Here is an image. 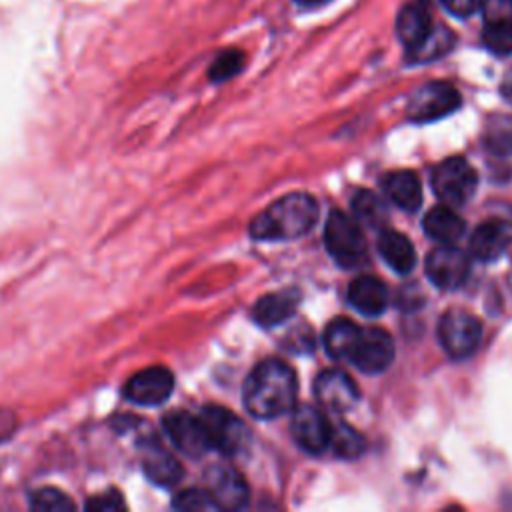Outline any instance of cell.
<instances>
[{
	"label": "cell",
	"instance_id": "obj_1",
	"mask_svg": "<svg viewBox=\"0 0 512 512\" xmlns=\"http://www.w3.org/2000/svg\"><path fill=\"white\" fill-rule=\"evenodd\" d=\"M296 390L294 370L278 358H268L248 374L242 400L254 418L272 420L294 408Z\"/></svg>",
	"mask_w": 512,
	"mask_h": 512
},
{
	"label": "cell",
	"instance_id": "obj_2",
	"mask_svg": "<svg viewBox=\"0 0 512 512\" xmlns=\"http://www.w3.org/2000/svg\"><path fill=\"white\" fill-rule=\"evenodd\" d=\"M316 220V200L306 192H292L250 222V236L256 240H294L308 234Z\"/></svg>",
	"mask_w": 512,
	"mask_h": 512
},
{
	"label": "cell",
	"instance_id": "obj_3",
	"mask_svg": "<svg viewBox=\"0 0 512 512\" xmlns=\"http://www.w3.org/2000/svg\"><path fill=\"white\" fill-rule=\"evenodd\" d=\"M324 242L330 256L344 268H356L366 262V240L358 224L340 210L328 216Z\"/></svg>",
	"mask_w": 512,
	"mask_h": 512
},
{
	"label": "cell",
	"instance_id": "obj_4",
	"mask_svg": "<svg viewBox=\"0 0 512 512\" xmlns=\"http://www.w3.org/2000/svg\"><path fill=\"white\" fill-rule=\"evenodd\" d=\"M210 448H216L224 456H238L250 444V430L246 424L222 406H204L200 412Z\"/></svg>",
	"mask_w": 512,
	"mask_h": 512
},
{
	"label": "cell",
	"instance_id": "obj_5",
	"mask_svg": "<svg viewBox=\"0 0 512 512\" xmlns=\"http://www.w3.org/2000/svg\"><path fill=\"white\" fill-rule=\"evenodd\" d=\"M476 170L460 156L446 158L442 164H438L432 172L430 184L434 194L446 204V206H462L466 204L474 190H476Z\"/></svg>",
	"mask_w": 512,
	"mask_h": 512
},
{
	"label": "cell",
	"instance_id": "obj_6",
	"mask_svg": "<svg viewBox=\"0 0 512 512\" xmlns=\"http://www.w3.org/2000/svg\"><path fill=\"white\" fill-rule=\"evenodd\" d=\"M482 338V326L474 314L462 308H450L442 314L438 324V340L448 356H470Z\"/></svg>",
	"mask_w": 512,
	"mask_h": 512
},
{
	"label": "cell",
	"instance_id": "obj_7",
	"mask_svg": "<svg viewBox=\"0 0 512 512\" xmlns=\"http://www.w3.org/2000/svg\"><path fill=\"white\" fill-rule=\"evenodd\" d=\"M460 106L458 90L448 82H428L412 92L406 116L412 122H434L452 114Z\"/></svg>",
	"mask_w": 512,
	"mask_h": 512
},
{
	"label": "cell",
	"instance_id": "obj_8",
	"mask_svg": "<svg viewBox=\"0 0 512 512\" xmlns=\"http://www.w3.org/2000/svg\"><path fill=\"white\" fill-rule=\"evenodd\" d=\"M206 490L218 510H242L248 506L250 490L244 476L232 464H214L204 474Z\"/></svg>",
	"mask_w": 512,
	"mask_h": 512
},
{
	"label": "cell",
	"instance_id": "obj_9",
	"mask_svg": "<svg viewBox=\"0 0 512 512\" xmlns=\"http://www.w3.org/2000/svg\"><path fill=\"white\" fill-rule=\"evenodd\" d=\"M394 360V342L390 334L382 328H362L360 336L348 356L358 370L366 374H380L384 372Z\"/></svg>",
	"mask_w": 512,
	"mask_h": 512
},
{
	"label": "cell",
	"instance_id": "obj_10",
	"mask_svg": "<svg viewBox=\"0 0 512 512\" xmlns=\"http://www.w3.org/2000/svg\"><path fill=\"white\" fill-rule=\"evenodd\" d=\"M174 390V376L164 366H150L128 378L124 384V398L140 406H160Z\"/></svg>",
	"mask_w": 512,
	"mask_h": 512
},
{
	"label": "cell",
	"instance_id": "obj_11",
	"mask_svg": "<svg viewBox=\"0 0 512 512\" xmlns=\"http://www.w3.org/2000/svg\"><path fill=\"white\" fill-rule=\"evenodd\" d=\"M162 426L170 442L182 454L190 458H200L210 450V442L200 416H194L184 410H174L164 416Z\"/></svg>",
	"mask_w": 512,
	"mask_h": 512
},
{
	"label": "cell",
	"instance_id": "obj_12",
	"mask_svg": "<svg viewBox=\"0 0 512 512\" xmlns=\"http://www.w3.org/2000/svg\"><path fill=\"white\" fill-rule=\"evenodd\" d=\"M470 272V260L452 244H442L434 248L426 258V274L430 282L442 290H456L460 288Z\"/></svg>",
	"mask_w": 512,
	"mask_h": 512
},
{
	"label": "cell",
	"instance_id": "obj_13",
	"mask_svg": "<svg viewBox=\"0 0 512 512\" xmlns=\"http://www.w3.org/2000/svg\"><path fill=\"white\" fill-rule=\"evenodd\" d=\"M290 430L298 446L310 454H322L330 448L332 424L318 408L310 404H302L292 412Z\"/></svg>",
	"mask_w": 512,
	"mask_h": 512
},
{
	"label": "cell",
	"instance_id": "obj_14",
	"mask_svg": "<svg viewBox=\"0 0 512 512\" xmlns=\"http://www.w3.org/2000/svg\"><path fill=\"white\" fill-rule=\"evenodd\" d=\"M314 392L322 406L336 412H344L352 408L360 396L356 382L342 370L320 372L314 382Z\"/></svg>",
	"mask_w": 512,
	"mask_h": 512
},
{
	"label": "cell",
	"instance_id": "obj_15",
	"mask_svg": "<svg viewBox=\"0 0 512 512\" xmlns=\"http://www.w3.org/2000/svg\"><path fill=\"white\" fill-rule=\"evenodd\" d=\"M512 234L508 226L500 220L482 222L470 238V254L480 262H494L498 260L506 248L510 246Z\"/></svg>",
	"mask_w": 512,
	"mask_h": 512
},
{
	"label": "cell",
	"instance_id": "obj_16",
	"mask_svg": "<svg viewBox=\"0 0 512 512\" xmlns=\"http://www.w3.org/2000/svg\"><path fill=\"white\" fill-rule=\"evenodd\" d=\"M142 468L148 480L162 488L176 486L184 476V468L178 462V458L170 454L166 448H162L158 442L144 444Z\"/></svg>",
	"mask_w": 512,
	"mask_h": 512
},
{
	"label": "cell",
	"instance_id": "obj_17",
	"mask_svg": "<svg viewBox=\"0 0 512 512\" xmlns=\"http://www.w3.org/2000/svg\"><path fill=\"white\" fill-rule=\"evenodd\" d=\"M348 302L364 316H378L388 304L386 286L374 276H358L348 286Z\"/></svg>",
	"mask_w": 512,
	"mask_h": 512
},
{
	"label": "cell",
	"instance_id": "obj_18",
	"mask_svg": "<svg viewBox=\"0 0 512 512\" xmlns=\"http://www.w3.org/2000/svg\"><path fill=\"white\" fill-rule=\"evenodd\" d=\"M378 252L382 260L398 274H410L416 266V250L412 242L396 230H384L378 236Z\"/></svg>",
	"mask_w": 512,
	"mask_h": 512
},
{
	"label": "cell",
	"instance_id": "obj_19",
	"mask_svg": "<svg viewBox=\"0 0 512 512\" xmlns=\"http://www.w3.org/2000/svg\"><path fill=\"white\" fill-rule=\"evenodd\" d=\"M386 196L402 210L414 212L422 204V184L410 170H396L384 178Z\"/></svg>",
	"mask_w": 512,
	"mask_h": 512
},
{
	"label": "cell",
	"instance_id": "obj_20",
	"mask_svg": "<svg viewBox=\"0 0 512 512\" xmlns=\"http://www.w3.org/2000/svg\"><path fill=\"white\" fill-rule=\"evenodd\" d=\"M298 306V294L294 290H286V292H272L262 296L254 308H252V318L264 326V328H272L278 326L280 322L288 320L294 310Z\"/></svg>",
	"mask_w": 512,
	"mask_h": 512
},
{
	"label": "cell",
	"instance_id": "obj_21",
	"mask_svg": "<svg viewBox=\"0 0 512 512\" xmlns=\"http://www.w3.org/2000/svg\"><path fill=\"white\" fill-rule=\"evenodd\" d=\"M430 30H432V20L426 6L414 2L400 8L396 16V34L408 50L418 46L428 36Z\"/></svg>",
	"mask_w": 512,
	"mask_h": 512
},
{
	"label": "cell",
	"instance_id": "obj_22",
	"mask_svg": "<svg viewBox=\"0 0 512 512\" xmlns=\"http://www.w3.org/2000/svg\"><path fill=\"white\" fill-rule=\"evenodd\" d=\"M424 232L440 242V244H454L464 234V220L452 210V206H434L426 212L422 220Z\"/></svg>",
	"mask_w": 512,
	"mask_h": 512
},
{
	"label": "cell",
	"instance_id": "obj_23",
	"mask_svg": "<svg viewBox=\"0 0 512 512\" xmlns=\"http://www.w3.org/2000/svg\"><path fill=\"white\" fill-rule=\"evenodd\" d=\"M360 330L362 328L348 318L332 320L324 330L326 352L336 360H348V356L360 336Z\"/></svg>",
	"mask_w": 512,
	"mask_h": 512
},
{
	"label": "cell",
	"instance_id": "obj_24",
	"mask_svg": "<svg viewBox=\"0 0 512 512\" xmlns=\"http://www.w3.org/2000/svg\"><path fill=\"white\" fill-rule=\"evenodd\" d=\"M456 38L452 34V30H448L446 26H440V28H434L428 32V36L414 48L408 50L410 54V60L412 62H430V60H436V58H442L444 54H448L454 46Z\"/></svg>",
	"mask_w": 512,
	"mask_h": 512
},
{
	"label": "cell",
	"instance_id": "obj_25",
	"mask_svg": "<svg viewBox=\"0 0 512 512\" xmlns=\"http://www.w3.org/2000/svg\"><path fill=\"white\" fill-rule=\"evenodd\" d=\"M484 146L498 156L512 154V116L498 114L486 122Z\"/></svg>",
	"mask_w": 512,
	"mask_h": 512
},
{
	"label": "cell",
	"instance_id": "obj_26",
	"mask_svg": "<svg viewBox=\"0 0 512 512\" xmlns=\"http://www.w3.org/2000/svg\"><path fill=\"white\" fill-rule=\"evenodd\" d=\"M352 210L356 220H360L366 226H380L386 220V208L382 204V200L372 194L370 190H360L356 192V196L352 198Z\"/></svg>",
	"mask_w": 512,
	"mask_h": 512
},
{
	"label": "cell",
	"instance_id": "obj_27",
	"mask_svg": "<svg viewBox=\"0 0 512 512\" xmlns=\"http://www.w3.org/2000/svg\"><path fill=\"white\" fill-rule=\"evenodd\" d=\"M330 448L340 458H356L364 452V438L352 426H348L344 422H336V424H332Z\"/></svg>",
	"mask_w": 512,
	"mask_h": 512
},
{
	"label": "cell",
	"instance_id": "obj_28",
	"mask_svg": "<svg viewBox=\"0 0 512 512\" xmlns=\"http://www.w3.org/2000/svg\"><path fill=\"white\" fill-rule=\"evenodd\" d=\"M28 504L38 512H66L76 508V502L68 494L52 486H42L32 490L28 496Z\"/></svg>",
	"mask_w": 512,
	"mask_h": 512
},
{
	"label": "cell",
	"instance_id": "obj_29",
	"mask_svg": "<svg viewBox=\"0 0 512 512\" xmlns=\"http://www.w3.org/2000/svg\"><path fill=\"white\" fill-rule=\"evenodd\" d=\"M482 40H484V46L498 56L512 54V18L486 22Z\"/></svg>",
	"mask_w": 512,
	"mask_h": 512
},
{
	"label": "cell",
	"instance_id": "obj_30",
	"mask_svg": "<svg viewBox=\"0 0 512 512\" xmlns=\"http://www.w3.org/2000/svg\"><path fill=\"white\" fill-rule=\"evenodd\" d=\"M242 68H244V54L236 48H228L214 58V62L210 64V70H208V78L212 82H224V80L236 76Z\"/></svg>",
	"mask_w": 512,
	"mask_h": 512
},
{
	"label": "cell",
	"instance_id": "obj_31",
	"mask_svg": "<svg viewBox=\"0 0 512 512\" xmlns=\"http://www.w3.org/2000/svg\"><path fill=\"white\" fill-rule=\"evenodd\" d=\"M172 506L176 510H186V512H204V510H218L216 502L208 494V490L202 488H186L174 496Z\"/></svg>",
	"mask_w": 512,
	"mask_h": 512
},
{
	"label": "cell",
	"instance_id": "obj_32",
	"mask_svg": "<svg viewBox=\"0 0 512 512\" xmlns=\"http://www.w3.org/2000/svg\"><path fill=\"white\" fill-rule=\"evenodd\" d=\"M84 508L92 512H114V510H126V502L118 490H108L104 494H98L86 500Z\"/></svg>",
	"mask_w": 512,
	"mask_h": 512
},
{
	"label": "cell",
	"instance_id": "obj_33",
	"mask_svg": "<svg viewBox=\"0 0 512 512\" xmlns=\"http://www.w3.org/2000/svg\"><path fill=\"white\" fill-rule=\"evenodd\" d=\"M486 22H498L512 18V0H486L484 2Z\"/></svg>",
	"mask_w": 512,
	"mask_h": 512
},
{
	"label": "cell",
	"instance_id": "obj_34",
	"mask_svg": "<svg viewBox=\"0 0 512 512\" xmlns=\"http://www.w3.org/2000/svg\"><path fill=\"white\" fill-rule=\"evenodd\" d=\"M440 2L450 14L458 16V18H468L480 8L482 0H440Z\"/></svg>",
	"mask_w": 512,
	"mask_h": 512
},
{
	"label": "cell",
	"instance_id": "obj_35",
	"mask_svg": "<svg viewBox=\"0 0 512 512\" xmlns=\"http://www.w3.org/2000/svg\"><path fill=\"white\" fill-rule=\"evenodd\" d=\"M18 426V418L10 410H0V442L8 440Z\"/></svg>",
	"mask_w": 512,
	"mask_h": 512
},
{
	"label": "cell",
	"instance_id": "obj_36",
	"mask_svg": "<svg viewBox=\"0 0 512 512\" xmlns=\"http://www.w3.org/2000/svg\"><path fill=\"white\" fill-rule=\"evenodd\" d=\"M500 92H502V96L512 104V70H508V72H506V76L502 78Z\"/></svg>",
	"mask_w": 512,
	"mask_h": 512
},
{
	"label": "cell",
	"instance_id": "obj_37",
	"mask_svg": "<svg viewBox=\"0 0 512 512\" xmlns=\"http://www.w3.org/2000/svg\"><path fill=\"white\" fill-rule=\"evenodd\" d=\"M298 6H306V8H316V6H322L330 0H294Z\"/></svg>",
	"mask_w": 512,
	"mask_h": 512
}]
</instances>
